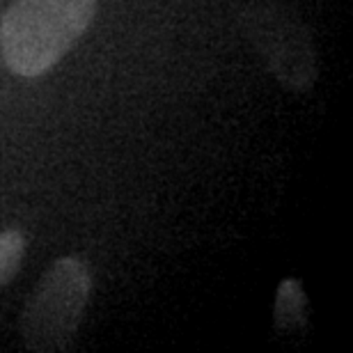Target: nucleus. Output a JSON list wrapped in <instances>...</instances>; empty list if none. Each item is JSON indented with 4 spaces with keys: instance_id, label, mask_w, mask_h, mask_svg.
<instances>
[{
    "instance_id": "obj_1",
    "label": "nucleus",
    "mask_w": 353,
    "mask_h": 353,
    "mask_svg": "<svg viewBox=\"0 0 353 353\" xmlns=\"http://www.w3.org/2000/svg\"><path fill=\"white\" fill-rule=\"evenodd\" d=\"M99 0H14L0 21L5 67L37 79L58 65L88 32Z\"/></svg>"
},
{
    "instance_id": "obj_2",
    "label": "nucleus",
    "mask_w": 353,
    "mask_h": 353,
    "mask_svg": "<svg viewBox=\"0 0 353 353\" xmlns=\"http://www.w3.org/2000/svg\"><path fill=\"white\" fill-rule=\"evenodd\" d=\"M92 296L90 266L79 257H60L34 287L19 319L26 349L67 351L79 333Z\"/></svg>"
},
{
    "instance_id": "obj_3",
    "label": "nucleus",
    "mask_w": 353,
    "mask_h": 353,
    "mask_svg": "<svg viewBox=\"0 0 353 353\" xmlns=\"http://www.w3.org/2000/svg\"><path fill=\"white\" fill-rule=\"evenodd\" d=\"M241 26L255 53L282 88L307 92L319 79L314 41L299 14L278 3H255L241 14Z\"/></svg>"
},
{
    "instance_id": "obj_4",
    "label": "nucleus",
    "mask_w": 353,
    "mask_h": 353,
    "mask_svg": "<svg viewBox=\"0 0 353 353\" xmlns=\"http://www.w3.org/2000/svg\"><path fill=\"white\" fill-rule=\"evenodd\" d=\"M275 326L280 330L303 328L307 321V296L299 280L287 278L280 282L275 299Z\"/></svg>"
},
{
    "instance_id": "obj_5",
    "label": "nucleus",
    "mask_w": 353,
    "mask_h": 353,
    "mask_svg": "<svg viewBox=\"0 0 353 353\" xmlns=\"http://www.w3.org/2000/svg\"><path fill=\"white\" fill-rule=\"evenodd\" d=\"M28 250V236L19 230L0 232V289L19 273Z\"/></svg>"
}]
</instances>
